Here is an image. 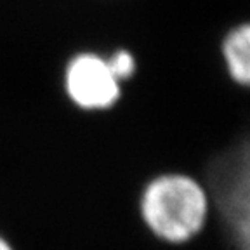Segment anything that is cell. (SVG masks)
<instances>
[{"label":"cell","instance_id":"obj_6","mask_svg":"<svg viewBox=\"0 0 250 250\" xmlns=\"http://www.w3.org/2000/svg\"><path fill=\"white\" fill-rule=\"evenodd\" d=\"M0 250H12V247L9 245V243L5 242V240L2 238V236H0Z\"/></svg>","mask_w":250,"mask_h":250},{"label":"cell","instance_id":"obj_3","mask_svg":"<svg viewBox=\"0 0 250 250\" xmlns=\"http://www.w3.org/2000/svg\"><path fill=\"white\" fill-rule=\"evenodd\" d=\"M64 87L70 99L82 109H109L122 96V82L111 70L108 58L99 54H78L64 73Z\"/></svg>","mask_w":250,"mask_h":250},{"label":"cell","instance_id":"obj_2","mask_svg":"<svg viewBox=\"0 0 250 250\" xmlns=\"http://www.w3.org/2000/svg\"><path fill=\"white\" fill-rule=\"evenodd\" d=\"M207 188L236 250H250V136L214 160Z\"/></svg>","mask_w":250,"mask_h":250},{"label":"cell","instance_id":"obj_5","mask_svg":"<svg viewBox=\"0 0 250 250\" xmlns=\"http://www.w3.org/2000/svg\"><path fill=\"white\" fill-rule=\"evenodd\" d=\"M109 64H111V70L118 77L122 83L127 82L134 73H136L137 62L134 58L132 52H129L127 49H120V51H115L113 54L108 58Z\"/></svg>","mask_w":250,"mask_h":250},{"label":"cell","instance_id":"obj_4","mask_svg":"<svg viewBox=\"0 0 250 250\" xmlns=\"http://www.w3.org/2000/svg\"><path fill=\"white\" fill-rule=\"evenodd\" d=\"M221 56L231 80L250 89V20L234 24L224 33Z\"/></svg>","mask_w":250,"mask_h":250},{"label":"cell","instance_id":"obj_1","mask_svg":"<svg viewBox=\"0 0 250 250\" xmlns=\"http://www.w3.org/2000/svg\"><path fill=\"white\" fill-rule=\"evenodd\" d=\"M139 212L153 236L170 245L189 243L205 229L212 212L207 184L184 172H165L143 188Z\"/></svg>","mask_w":250,"mask_h":250}]
</instances>
